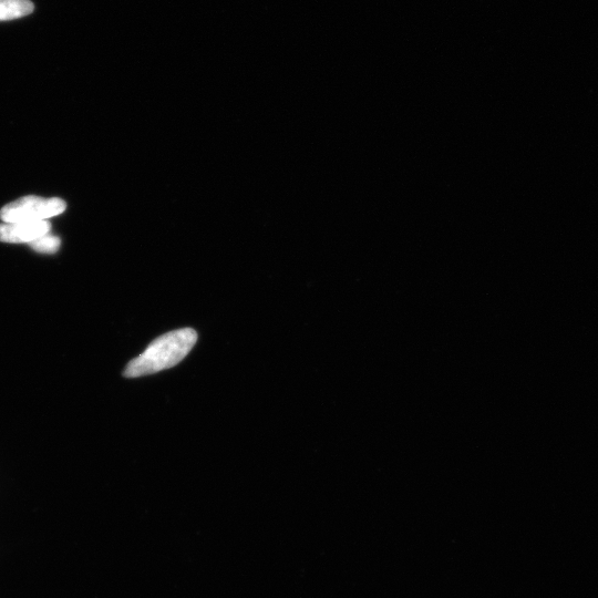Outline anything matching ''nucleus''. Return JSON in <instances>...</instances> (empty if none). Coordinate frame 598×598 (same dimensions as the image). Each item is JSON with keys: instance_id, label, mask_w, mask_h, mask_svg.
I'll list each match as a JSON object with an SVG mask.
<instances>
[{"instance_id": "1", "label": "nucleus", "mask_w": 598, "mask_h": 598, "mask_svg": "<svg viewBox=\"0 0 598 598\" xmlns=\"http://www.w3.org/2000/svg\"><path fill=\"white\" fill-rule=\"evenodd\" d=\"M198 342V333L182 328L154 339L144 352L127 365L125 377L138 378L177 366Z\"/></svg>"}, {"instance_id": "2", "label": "nucleus", "mask_w": 598, "mask_h": 598, "mask_svg": "<svg viewBox=\"0 0 598 598\" xmlns=\"http://www.w3.org/2000/svg\"><path fill=\"white\" fill-rule=\"evenodd\" d=\"M67 204L60 199L25 197L9 203L0 211L4 223L40 222L66 211Z\"/></svg>"}, {"instance_id": "3", "label": "nucleus", "mask_w": 598, "mask_h": 598, "mask_svg": "<svg viewBox=\"0 0 598 598\" xmlns=\"http://www.w3.org/2000/svg\"><path fill=\"white\" fill-rule=\"evenodd\" d=\"M50 230L51 225L47 221L4 223L0 224V242L32 243Z\"/></svg>"}, {"instance_id": "5", "label": "nucleus", "mask_w": 598, "mask_h": 598, "mask_svg": "<svg viewBox=\"0 0 598 598\" xmlns=\"http://www.w3.org/2000/svg\"><path fill=\"white\" fill-rule=\"evenodd\" d=\"M39 253H56L59 250L61 241L58 236L47 233L38 237L37 240L29 243Z\"/></svg>"}, {"instance_id": "4", "label": "nucleus", "mask_w": 598, "mask_h": 598, "mask_svg": "<svg viewBox=\"0 0 598 598\" xmlns=\"http://www.w3.org/2000/svg\"><path fill=\"white\" fill-rule=\"evenodd\" d=\"M34 12L30 0H0V22L26 17Z\"/></svg>"}]
</instances>
